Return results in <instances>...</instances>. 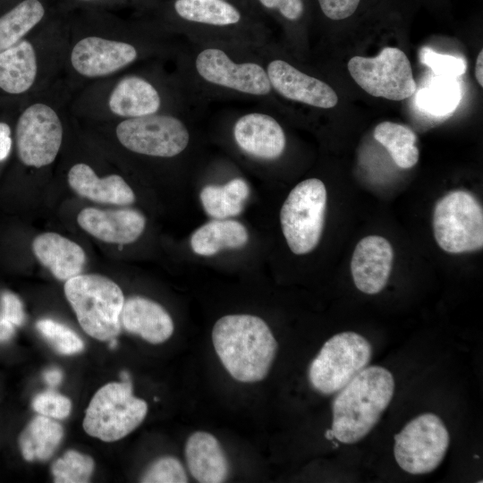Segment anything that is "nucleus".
Masks as SVG:
<instances>
[{"mask_svg": "<svg viewBox=\"0 0 483 483\" xmlns=\"http://www.w3.org/2000/svg\"><path fill=\"white\" fill-rule=\"evenodd\" d=\"M147 412V402L133 395L131 381L112 382L94 394L82 425L88 435L114 442L138 428Z\"/></svg>", "mask_w": 483, "mask_h": 483, "instance_id": "obj_6", "label": "nucleus"}, {"mask_svg": "<svg viewBox=\"0 0 483 483\" xmlns=\"http://www.w3.org/2000/svg\"><path fill=\"white\" fill-rule=\"evenodd\" d=\"M347 67L354 81L373 97L401 101L416 91L410 61L397 47H385L375 57L353 56Z\"/></svg>", "mask_w": 483, "mask_h": 483, "instance_id": "obj_13", "label": "nucleus"}, {"mask_svg": "<svg viewBox=\"0 0 483 483\" xmlns=\"http://www.w3.org/2000/svg\"><path fill=\"white\" fill-rule=\"evenodd\" d=\"M233 1L238 2V3L242 4H244V5L248 6V7H250V8L253 9L257 13H258V10L256 9L252 0H233Z\"/></svg>", "mask_w": 483, "mask_h": 483, "instance_id": "obj_43", "label": "nucleus"}, {"mask_svg": "<svg viewBox=\"0 0 483 483\" xmlns=\"http://www.w3.org/2000/svg\"><path fill=\"white\" fill-rule=\"evenodd\" d=\"M36 327L41 335L61 354L72 355L81 352L84 343L71 328L55 320L44 318Z\"/></svg>", "mask_w": 483, "mask_h": 483, "instance_id": "obj_31", "label": "nucleus"}, {"mask_svg": "<svg viewBox=\"0 0 483 483\" xmlns=\"http://www.w3.org/2000/svg\"><path fill=\"white\" fill-rule=\"evenodd\" d=\"M79 225L97 239L114 244L135 242L146 225L144 216L129 208L100 209L85 208L77 216Z\"/></svg>", "mask_w": 483, "mask_h": 483, "instance_id": "obj_18", "label": "nucleus"}, {"mask_svg": "<svg viewBox=\"0 0 483 483\" xmlns=\"http://www.w3.org/2000/svg\"><path fill=\"white\" fill-rule=\"evenodd\" d=\"M32 407L40 415L62 419L69 416L72 402L70 399L56 392L46 391L35 396Z\"/></svg>", "mask_w": 483, "mask_h": 483, "instance_id": "obj_35", "label": "nucleus"}, {"mask_svg": "<svg viewBox=\"0 0 483 483\" xmlns=\"http://www.w3.org/2000/svg\"><path fill=\"white\" fill-rule=\"evenodd\" d=\"M394 259L390 242L382 236L369 235L356 245L351 261V272L357 289L377 294L387 284Z\"/></svg>", "mask_w": 483, "mask_h": 483, "instance_id": "obj_17", "label": "nucleus"}, {"mask_svg": "<svg viewBox=\"0 0 483 483\" xmlns=\"http://www.w3.org/2000/svg\"><path fill=\"white\" fill-rule=\"evenodd\" d=\"M93 470V459L74 450L67 451L53 463L51 469L57 483L89 482Z\"/></svg>", "mask_w": 483, "mask_h": 483, "instance_id": "obj_30", "label": "nucleus"}, {"mask_svg": "<svg viewBox=\"0 0 483 483\" xmlns=\"http://www.w3.org/2000/svg\"><path fill=\"white\" fill-rule=\"evenodd\" d=\"M64 294L89 336L109 341L120 334L124 296L113 280L97 274H80L66 280Z\"/></svg>", "mask_w": 483, "mask_h": 483, "instance_id": "obj_5", "label": "nucleus"}, {"mask_svg": "<svg viewBox=\"0 0 483 483\" xmlns=\"http://www.w3.org/2000/svg\"><path fill=\"white\" fill-rule=\"evenodd\" d=\"M176 58L178 76L202 108L220 99L274 104L276 96L266 69L250 49L186 40Z\"/></svg>", "mask_w": 483, "mask_h": 483, "instance_id": "obj_1", "label": "nucleus"}, {"mask_svg": "<svg viewBox=\"0 0 483 483\" xmlns=\"http://www.w3.org/2000/svg\"><path fill=\"white\" fill-rule=\"evenodd\" d=\"M482 68H483V51L480 50L477 56L476 64H475V77L480 87L483 86Z\"/></svg>", "mask_w": 483, "mask_h": 483, "instance_id": "obj_41", "label": "nucleus"}, {"mask_svg": "<svg viewBox=\"0 0 483 483\" xmlns=\"http://www.w3.org/2000/svg\"><path fill=\"white\" fill-rule=\"evenodd\" d=\"M163 27L186 40L251 49L270 42L265 19L233 0H169Z\"/></svg>", "mask_w": 483, "mask_h": 483, "instance_id": "obj_2", "label": "nucleus"}, {"mask_svg": "<svg viewBox=\"0 0 483 483\" xmlns=\"http://www.w3.org/2000/svg\"><path fill=\"white\" fill-rule=\"evenodd\" d=\"M38 70L33 44L21 39L0 52V89L8 94H22L33 86Z\"/></svg>", "mask_w": 483, "mask_h": 483, "instance_id": "obj_23", "label": "nucleus"}, {"mask_svg": "<svg viewBox=\"0 0 483 483\" xmlns=\"http://www.w3.org/2000/svg\"><path fill=\"white\" fill-rule=\"evenodd\" d=\"M449 444L450 435L444 421L434 413H423L394 436V455L404 471L427 474L442 462Z\"/></svg>", "mask_w": 483, "mask_h": 483, "instance_id": "obj_12", "label": "nucleus"}, {"mask_svg": "<svg viewBox=\"0 0 483 483\" xmlns=\"http://www.w3.org/2000/svg\"><path fill=\"white\" fill-rule=\"evenodd\" d=\"M250 194L248 183L233 178L224 185L209 184L202 188L199 198L206 213L215 219L238 216Z\"/></svg>", "mask_w": 483, "mask_h": 483, "instance_id": "obj_26", "label": "nucleus"}, {"mask_svg": "<svg viewBox=\"0 0 483 483\" xmlns=\"http://www.w3.org/2000/svg\"><path fill=\"white\" fill-rule=\"evenodd\" d=\"M250 50L263 64L275 96L318 109L337 105L338 97L331 86L280 56L271 42Z\"/></svg>", "mask_w": 483, "mask_h": 483, "instance_id": "obj_14", "label": "nucleus"}, {"mask_svg": "<svg viewBox=\"0 0 483 483\" xmlns=\"http://www.w3.org/2000/svg\"><path fill=\"white\" fill-rule=\"evenodd\" d=\"M258 12L265 19L270 16L285 24H298L305 16L304 0H252Z\"/></svg>", "mask_w": 483, "mask_h": 483, "instance_id": "obj_32", "label": "nucleus"}, {"mask_svg": "<svg viewBox=\"0 0 483 483\" xmlns=\"http://www.w3.org/2000/svg\"><path fill=\"white\" fill-rule=\"evenodd\" d=\"M325 436L328 440H332L334 438V433L331 428L326 431Z\"/></svg>", "mask_w": 483, "mask_h": 483, "instance_id": "obj_45", "label": "nucleus"}, {"mask_svg": "<svg viewBox=\"0 0 483 483\" xmlns=\"http://www.w3.org/2000/svg\"><path fill=\"white\" fill-rule=\"evenodd\" d=\"M12 149V138L10 126L0 122V162L4 161Z\"/></svg>", "mask_w": 483, "mask_h": 483, "instance_id": "obj_38", "label": "nucleus"}, {"mask_svg": "<svg viewBox=\"0 0 483 483\" xmlns=\"http://www.w3.org/2000/svg\"><path fill=\"white\" fill-rule=\"evenodd\" d=\"M394 392L392 373L367 366L336 393L332 402L334 437L355 444L365 437L388 407Z\"/></svg>", "mask_w": 483, "mask_h": 483, "instance_id": "obj_4", "label": "nucleus"}, {"mask_svg": "<svg viewBox=\"0 0 483 483\" xmlns=\"http://www.w3.org/2000/svg\"><path fill=\"white\" fill-rule=\"evenodd\" d=\"M360 0H317L322 14L331 21H341L352 16Z\"/></svg>", "mask_w": 483, "mask_h": 483, "instance_id": "obj_36", "label": "nucleus"}, {"mask_svg": "<svg viewBox=\"0 0 483 483\" xmlns=\"http://www.w3.org/2000/svg\"><path fill=\"white\" fill-rule=\"evenodd\" d=\"M78 1H80V2H93V1H96V0H78ZM141 2L142 4L144 5H148V6H158L159 4H157V0H139Z\"/></svg>", "mask_w": 483, "mask_h": 483, "instance_id": "obj_42", "label": "nucleus"}, {"mask_svg": "<svg viewBox=\"0 0 483 483\" xmlns=\"http://www.w3.org/2000/svg\"><path fill=\"white\" fill-rule=\"evenodd\" d=\"M44 379L50 386H58L63 380V373L58 369H51L44 372Z\"/></svg>", "mask_w": 483, "mask_h": 483, "instance_id": "obj_40", "label": "nucleus"}, {"mask_svg": "<svg viewBox=\"0 0 483 483\" xmlns=\"http://www.w3.org/2000/svg\"><path fill=\"white\" fill-rule=\"evenodd\" d=\"M188 469L200 483L225 482L230 465L226 454L215 436L196 431L187 439L184 450Z\"/></svg>", "mask_w": 483, "mask_h": 483, "instance_id": "obj_20", "label": "nucleus"}, {"mask_svg": "<svg viewBox=\"0 0 483 483\" xmlns=\"http://www.w3.org/2000/svg\"><path fill=\"white\" fill-rule=\"evenodd\" d=\"M419 58L420 62L429 67L435 74L443 77L461 76L467 69L463 58L440 54L428 47L421 48Z\"/></svg>", "mask_w": 483, "mask_h": 483, "instance_id": "obj_34", "label": "nucleus"}, {"mask_svg": "<svg viewBox=\"0 0 483 483\" xmlns=\"http://www.w3.org/2000/svg\"><path fill=\"white\" fill-rule=\"evenodd\" d=\"M460 100L459 85L446 77L432 81L428 87L421 89L417 96L418 106L435 116H444L454 111Z\"/></svg>", "mask_w": 483, "mask_h": 483, "instance_id": "obj_29", "label": "nucleus"}, {"mask_svg": "<svg viewBox=\"0 0 483 483\" xmlns=\"http://www.w3.org/2000/svg\"><path fill=\"white\" fill-rule=\"evenodd\" d=\"M32 251L58 280L66 281L80 275L86 263L83 249L56 233H44L35 237Z\"/></svg>", "mask_w": 483, "mask_h": 483, "instance_id": "obj_21", "label": "nucleus"}, {"mask_svg": "<svg viewBox=\"0 0 483 483\" xmlns=\"http://www.w3.org/2000/svg\"><path fill=\"white\" fill-rule=\"evenodd\" d=\"M372 357V346L361 335L342 332L329 338L308 369L311 386L319 394L337 393L365 369Z\"/></svg>", "mask_w": 483, "mask_h": 483, "instance_id": "obj_8", "label": "nucleus"}, {"mask_svg": "<svg viewBox=\"0 0 483 483\" xmlns=\"http://www.w3.org/2000/svg\"><path fill=\"white\" fill-rule=\"evenodd\" d=\"M183 114L160 113L122 120L115 128L127 150L149 157L174 158L190 147L191 131Z\"/></svg>", "mask_w": 483, "mask_h": 483, "instance_id": "obj_7", "label": "nucleus"}, {"mask_svg": "<svg viewBox=\"0 0 483 483\" xmlns=\"http://www.w3.org/2000/svg\"><path fill=\"white\" fill-rule=\"evenodd\" d=\"M326 199L323 182L309 178L299 182L284 200L280 223L286 242L294 254L309 253L319 242Z\"/></svg>", "mask_w": 483, "mask_h": 483, "instance_id": "obj_10", "label": "nucleus"}, {"mask_svg": "<svg viewBox=\"0 0 483 483\" xmlns=\"http://www.w3.org/2000/svg\"><path fill=\"white\" fill-rule=\"evenodd\" d=\"M433 230L436 243L446 252L479 250L483 246L482 207L469 191H451L435 206Z\"/></svg>", "mask_w": 483, "mask_h": 483, "instance_id": "obj_11", "label": "nucleus"}, {"mask_svg": "<svg viewBox=\"0 0 483 483\" xmlns=\"http://www.w3.org/2000/svg\"><path fill=\"white\" fill-rule=\"evenodd\" d=\"M120 377H121L122 381H131L130 374L127 371H122L120 373Z\"/></svg>", "mask_w": 483, "mask_h": 483, "instance_id": "obj_44", "label": "nucleus"}, {"mask_svg": "<svg viewBox=\"0 0 483 483\" xmlns=\"http://www.w3.org/2000/svg\"><path fill=\"white\" fill-rule=\"evenodd\" d=\"M15 326L0 316V342L9 341L15 334Z\"/></svg>", "mask_w": 483, "mask_h": 483, "instance_id": "obj_39", "label": "nucleus"}, {"mask_svg": "<svg viewBox=\"0 0 483 483\" xmlns=\"http://www.w3.org/2000/svg\"><path fill=\"white\" fill-rule=\"evenodd\" d=\"M63 124L56 111L37 102L20 114L15 127V143L21 162L40 168L52 164L61 148Z\"/></svg>", "mask_w": 483, "mask_h": 483, "instance_id": "obj_15", "label": "nucleus"}, {"mask_svg": "<svg viewBox=\"0 0 483 483\" xmlns=\"http://www.w3.org/2000/svg\"><path fill=\"white\" fill-rule=\"evenodd\" d=\"M239 113L231 127L233 143L239 150L262 162L278 159L286 148L285 132L279 121L264 106Z\"/></svg>", "mask_w": 483, "mask_h": 483, "instance_id": "obj_16", "label": "nucleus"}, {"mask_svg": "<svg viewBox=\"0 0 483 483\" xmlns=\"http://www.w3.org/2000/svg\"><path fill=\"white\" fill-rule=\"evenodd\" d=\"M144 483H186L188 476L182 462L175 457L165 456L154 461L143 473Z\"/></svg>", "mask_w": 483, "mask_h": 483, "instance_id": "obj_33", "label": "nucleus"}, {"mask_svg": "<svg viewBox=\"0 0 483 483\" xmlns=\"http://www.w3.org/2000/svg\"><path fill=\"white\" fill-rule=\"evenodd\" d=\"M373 136L385 147L399 167L408 169L417 164L419 157L416 146L417 137L409 127L393 122H382L375 127Z\"/></svg>", "mask_w": 483, "mask_h": 483, "instance_id": "obj_28", "label": "nucleus"}, {"mask_svg": "<svg viewBox=\"0 0 483 483\" xmlns=\"http://www.w3.org/2000/svg\"><path fill=\"white\" fill-rule=\"evenodd\" d=\"M121 325L127 332L153 344L165 342L174 332L173 319L165 308L141 296L124 301Z\"/></svg>", "mask_w": 483, "mask_h": 483, "instance_id": "obj_19", "label": "nucleus"}, {"mask_svg": "<svg viewBox=\"0 0 483 483\" xmlns=\"http://www.w3.org/2000/svg\"><path fill=\"white\" fill-rule=\"evenodd\" d=\"M64 436L61 424L51 418L38 415L23 429L19 436V446L28 462L48 460Z\"/></svg>", "mask_w": 483, "mask_h": 483, "instance_id": "obj_25", "label": "nucleus"}, {"mask_svg": "<svg viewBox=\"0 0 483 483\" xmlns=\"http://www.w3.org/2000/svg\"><path fill=\"white\" fill-rule=\"evenodd\" d=\"M67 179L70 187L78 195L95 202L125 206L135 201L132 189L122 176L110 174L99 178L85 163L72 165Z\"/></svg>", "mask_w": 483, "mask_h": 483, "instance_id": "obj_22", "label": "nucleus"}, {"mask_svg": "<svg viewBox=\"0 0 483 483\" xmlns=\"http://www.w3.org/2000/svg\"><path fill=\"white\" fill-rule=\"evenodd\" d=\"M143 39V38H142ZM118 40L88 36L73 46L70 61L72 68L86 78L113 74L150 54L177 55L182 44L165 46L157 39Z\"/></svg>", "mask_w": 483, "mask_h": 483, "instance_id": "obj_9", "label": "nucleus"}, {"mask_svg": "<svg viewBox=\"0 0 483 483\" xmlns=\"http://www.w3.org/2000/svg\"><path fill=\"white\" fill-rule=\"evenodd\" d=\"M249 240L245 226L231 219H216L199 227L191 237L192 250L200 256H213L223 250L243 247Z\"/></svg>", "mask_w": 483, "mask_h": 483, "instance_id": "obj_24", "label": "nucleus"}, {"mask_svg": "<svg viewBox=\"0 0 483 483\" xmlns=\"http://www.w3.org/2000/svg\"><path fill=\"white\" fill-rule=\"evenodd\" d=\"M1 301L2 316L14 326H21L25 320V313L20 298L11 292H4L2 294Z\"/></svg>", "mask_w": 483, "mask_h": 483, "instance_id": "obj_37", "label": "nucleus"}, {"mask_svg": "<svg viewBox=\"0 0 483 483\" xmlns=\"http://www.w3.org/2000/svg\"><path fill=\"white\" fill-rule=\"evenodd\" d=\"M215 351L230 376L242 383L263 380L277 351L267 324L249 314L226 315L212 329Z\"/></svg>", "mask_w": 483, "mask_h": 483, "instance_id": "obj_3", "label": "nucleus"}, {"mask_svg": "<svg viewBox=\"0 0 483 483\" xmlns=\"http://www.w3.org/2000/svg\"><path fill=\"white\" fill-rule=\"evenodd\" d=\"M110 343H109V348L110 349H114L116 346H117V340L114 338H112L111 340H109Z\"/></svg>", "mask_w": 483, "mask_h": 483, "instance_id": "obj_46", "label": "nucleus"}, {"mask_svg": "<svg viewBox=\"0 0 483 483\" xmlns=\"http://www.w3.org/2000/svg\"><path fill=\"white\" fill-rule=\"evenodd\" d=\"M42 0H21L0 16V52L21 41L46 16Z\"/></svg>", "mask_w": 483, "mask_h": 483, "instance_id": "obj_27", "label": "nucleus"}]
</instances>
